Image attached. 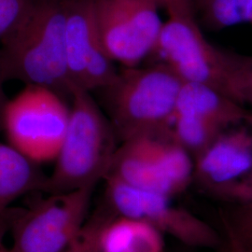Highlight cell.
<instances>
[{
  "instance_id": "cell-13",
  "label": "cell",
  "mask_w": 252,
  "mask_h": 252,
  "mask_svg": "<svg viewBox=\"0 0 252 252\" xmlns=\"http://www.w3.org/2000/svg\"><path fill=\"white\" fill-rule=\"evenodd\" d=\"M38 165L13 146L0 142V215L19 197L43 189L48 177Z\"/></svg>"
},
{
  "instance_id": "cell-2",
  "label": "cell",
  "mask_w": 252,
  "mask_h": 252,
  "mask_svg": "<svg viewBox=\"0 0 252 252\" xmlns=\"http://www.w3.org/2000/svg\"><path fill=\"white\" fill-rule=\"evenodd\" d=\"M70 117L54 171L42 191L61 193L97 185L117 151L116 133L89 91L74 89Z\"/></svg>"
},
{
  "instance_id": "cell-20",
  "label": "cell",
  "mask_w": 252,
  "mask_h": 252,
  "mask_svg": "<svg viewBox=\"0 0 252 252\" xmlns=\"http://www.w3.org/2000/svg\"><path fill=\"white\" fill-rule=\"evenodd\" d=\"M229 205H252V170L241 180L212 193Z\"/></svg>"
},
{
  "instance_id": "cell-11",
  "label": "cell",
  "mask_w": 252,
  "mask_h": 252,
  "mask_svg": "<svg viewBox=\"0 0 252 252\" xmlns=\"http://www.w3.org/2000/svg\"><path fill=\"white\" fill-rule=\"evenodd\" d=\"M107 176H112L137 189L171 197L177 195L151 152L147 135L123 141L113 156Z\"/></svg>"
},
{
  "instance_id": "cell-5",
  "label": "cell",
  "mask_w": 252,
  "mask_h": 252,
  "mask_svg": "<svg viewBox=\"0 0 252 252\" xmlns=\"http://www.w3.org/2000/svg\"><path fill=\"white\" fill-rule=\"evenodd\" d=\"M69 117L63 96L45 87L26 85L6 106L3 131L9 144L40 164L55 161Z\"/></svg>"
},
{
  "instance_id": "cell-12",
  "label": "cell",
  "mask_w": 252,
  "mask_h": 252,
  "mask_svg": "<svg viewBox=\"0 0 252 252\" xmlns=\"http://www.w3.org/2000/svg\"><path fill=\"white\" fill-rule=\"evenodd\" d=\"M176 114L190 115L207 120L224 129L252 120V111L210 86L183 82Z\"/></svg>"
},
{
  "instance_id": "cell-7",
  "label": "cell",
  "mask_w": 252,
  "mask_h": 252,
  "mask_svg": "<svg viewBox=\"0 0 252 252\" xmlns=\"http://www.w3.org/2000/svg\"><path fill=\"white\" fill-rule=\"evenodd\" d=\"M95 186L49 194L29 208L15 222L9 252H63L88 219Z\"/></svg>"
},
{
  "instance_id": "cell-21",
  "label": "cell",
  "mask_w": 252,
  "mask_h": 252,
  "mask_svg": "<svg viewBox=\"0 0 252 252\" xmlns=\"http://www.w3.org/2000/svg\"><path fill=\"white\" fill-rule=\"evenodd\" d=\"M32 0H0V41L26 13Z\"/></svg>"
},
{
  "instance_id": "cell-6",
  "label": "cell",
  "mask_w": 252,
  "mask_h": 252,
  "mask_svg": "<svg viewBox=\"0 0 252 252\" xmlns=\"http://www.w3.org/2000/svg\"><path fill=\"white\" fill-rule=\"evenodd\" d=\"M106 200L117 216L138 220L180 243L201 249H219L220 235L207 221L183 207L171 196L137 189L112 176H106Z\"/></svg>"
},
{
  "instance_id": "cell-16",
  "label": "cell",
  "mask_w": 252,
  "mask_h": 252,
  "mask_svg": "<svg viewBox=\"0 0 252 252\" xmlns=\"http://www.w3.org/2000/svg\"><path fill=\"white\" fill-rule=\"evenodd\" d=\"M207 14L218 29L252 22V0H207Z\"/></svg>"
},
{
  "instance_id": "cell-18",
  "label": "cell",
  "mask_w": 252,
  "mask_h": 252,
  "mask_svg": "<svg viewBox=\"0 0 252 252\" xmlns=\"http://www.w3.org/2000/svg\"><path fill=\"white\" fill-rule=\"evenodd\" d=\"M223 216L227 234L252 249V205H230Z\"/></svg>"
},
{
  "instance_id": "cell-10",
  "label": "cell",
  "mask_w": 252,
  "mask_h": 252,
  "mask_svg": "<svg viewBox=\"0 0 252 252\" xmlns=\"http://www.w3.org/2000/svg\"><path fill=\"white\" fill-rule=\"evenodd\" d=\"M252 170V120L226 129L195 158L193 178L211 194Z\"/></svg>"
},
{
  "instance_id": "cell-4",
  "label": "cell",
  "mask_w": 252,
  "mask_h": 252,
  "mask_svg": "<svg viewBox=\"0 0 252 252\" xmlns=\"http://www.w3.org/2000/svg\"><path fill=\"white\" fill-rule=\"evenodd\" d=\"M162 3L169 18L162 24L154 52L183 82L205 84L238 102L234 85L236 54L218 49L207 40L193 18L188 0H162Z\"/></svg>"
},
{
  "instance_id": "cell-8",
  "label": "cell",
  "mask_w": 252,
  "mask_h": 252,
  "mask_svg": "<svg viewBox=\"0 0 252 252\" xmlns=\"http://www.w3.org/2000/svg\"><path fill=\"white\" fill-rule=\"evenodd\" d=\"M161 0H95L100 39L113 62L135 67L155 50L162 24Z\"/></svg>"
},
{
  "instance_id": "cell-22",
  "label": "cell",
  "mask_w": 252,
  "mask_h": 252,
  "mask_svg": "<svg viewBox=\"0 0 252 252\" xmlns=\"http://www.w3.org/2000/svg\"><path fill=\"white\" fill-rule=\"evenodd\" d=\"M6 81L5 75L3 71V66H2V60H1V55H0V131L3 130V118H4V112L5 108L9 102V98L5 94L3 84Z\"/></svg>"
},
{
  "instance_id": "cell-24",
  "label": "cell",
  "mask_w": 252,
  "mask_h": 252,
  "mask_svg": "<svg viewBox=\"0 0 252 252\" xmlns=\"http://www.w3.org/2000/svg\"><path fill=\"white\" fill-rule=\"evenodd\" d=\"M0 252H9V249L5 247V245L2 242L1 237H0Z\"/></svg>"
},
{
  "instance_id": "cell-23",
  "label": "cell",
  "mask_w": 252,
  "mask_h": 252,
  "mask_svg": "<svg viewBox=\"0 0 252 252\" xmlns=\"http://www.w3.org/2000/svg\"><path fill=\"white\" fill-rule=\"evenodd\" d=\"M224 252H252V248L244 245L233 235L226 233V243Z\"/></svg>"
},
{
  "instance_id": "cell-25",
  "label": "cell",
  "mask_w": 252,
  "mask_h": 252,
  "mask_svg": "<svg viewBox=\"0 0 252 252\" xmlns=\"http://www.w3.org/2000/svg\"><path fill=\"white\" fill-rule=\"evenodd\" d=\"M161 3H162V0H161Z\"/></svg>"
},
{
  "instance_id": "cell-1",
  "label": "cell",
  "mask_w": 252,
  "mask_h": 252,
  "mask_svg": "<svg viewBox=\"0 0 252 252\" xmlns=\"http://www.w3.org/2000/svg\"><path fill=\"white\" fill-rule=\"evenodd\" d=\"M65 26V0H32L18 24L1 40L6 81L45 87L71 98Z\"/></svg>"
},
{
  "instance_id": "cell-3",
  "label": "cell",
  "mask_w": 252,
  "mask_h": 252,
  "mask_svg": "<svg viewBox=\"0 0 252 252\" xmlns=\"http://www.w3.org/2000/svg\"><path fill=\"white\" fill-rule=\"evenodd\" d=\"M183 81L164 63L128 67L108 93L110 123L122 141L171 131Z\"/></svg>"
},
{
  "instance_id": "cell-9",
  "label": "cell",
  "mask_w": 252,
  "mask_h": 252,
  "mask_svg": "<svg viewBox=\"0 0 252 252\" xmlns=\"http://www.w3.org/2000/svg\"><path fill=\"white\" fill-rule=\"evenodd\" d=\"M65 53L73 90L105 89L119 73L100 39L95 0H65Z\"/></svg>"
},
{
  "instance_id": "cell-17",
  "label": "cell",
  "mask_w": 252,
  "mask_h": 252,
  "mask_svg": "<svg viewBox=\"0 0 252 252\" xmlns=\"http://www.w3.org/2000/svg\"><path fill=\"white\" fill-rule=\"evenodd\" d=\"M111 214L99 209L88 218L79 234L75 236L63 252H101L100 233Z\"/></svg>"
},
{
  "instance_id": "cell-14",
  "label": "cell",
  "mask_w": 252,
  "mask_h": 252,
  "mask_svg": "<svg viewBox=\"0 0 252 252\" xmlns=\"http://www.w3.org/2000/svg\"><path fill=\"white\" fill-rule=\"evenodd\" d=\"M101 252H164L162 234L138 220L111 215L100 233Z\"/></svg>"
},
{
  "instance_id": "cell-15",
  "label": "cell",
  "mask_w": 252,
  "mask_h": 252,
  "mask_svg": "<svg viewBox=\"0 0 252 252\" xmlns=\"http://www.w3.org/2000/svg\"><path fill=\"white\" fill-rule=\"evenodd\" d=\"M226 129L201 118L176 114L172 124L173 139L196 158Z\"/></svg>"
},
{
  "instance_id": "cell-26",
  "label": "cell",
  "mask_w": 252,
  "mask_h": 252,
  "mask_svg": "<svg viewBox=\"0 0 252 252\" xmlns=\"http://www.w3.org/2000/svg\"></svg>"
},
{
  "instance_id": "cell-19",
  "label": "cell",
  "mask_w": 252,
  "mask_h": 252,
  "mask_svg": "<svg viewBox=\"0 0 252 252\" xmlns=\"http://www.w3.org/2000/svg\"><path fill=\"white\" fill-rule=\"evenodd\" d=\"M234 91L240 104L252 107V57L236 54L234 78Z\"/></svg>"
}]
</instances>
